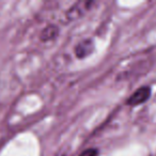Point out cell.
Segmentation results:
<instances>
[{
  "mask_svg": "<svg viewBox=\"0 0 156 156\" xmlns=\"http://www.w3.org/2000/svg\"><path fill=\"white\" fill-rule=\"evenodd\" d=\"M152 89L150 86H142L138 88L136 91L133 92V94L126 100V105L132 107H136L139 105H142L151 98Z\"/></svg>",
  "mask_w": 156,
  "mask_h": 156,
  "instance_id": "1",
  "label": "cell"
},
{
  "mask_svg": "<svg viewBox=\"0 0 156 156\" xmlns=\"http://www.w3.org/2000/svg\"><path fill=\"white\" fill-rule=\"evenodd\" d=\"M93 5V2H77L69 8V12L66 13V20H74L76 18H79L88 9L90 5Z\"/></svg>",
  "mask_w": 156,
  "mask_h": 156,
  "instance_id": "2",
  "label": "cell"
},
{
  "mask_svg": "<svg viewBox=\"0 0 156 156\" xmlns=\"http://www.w3.org/2000/svg\"><path fill=\"white\" fill-rule=\"evenodd\" d=\"M93 48L94 44L92 40H83V41L79 42L75 47V55L79 59L86 58L93 51Z\"/></svg>",
  "mask_w": 156,
  "mask_h": 156,
  "instance_id": "3",
  "label": "cell"
},
{
  "mask_svg": "<svg viewBox=\"0 0 156 156\" xmlns=\"http://www.w3.org/2000/svg\"><path fill=\"white\" fill-rule=\"evenodd\" d=\"M59 29L55 25H50V26L46 27L43 31H42L41 39L43 41H49V40H54L55 37L58 35Z\"/></svg>",
  "mask_w": 156,
  "mask_h": 156,
  "instance_id": "4",
  "label": "cell"
},
{
  "mask_svg": "<svg viewBox=\"0 0 156 156\" xmlns=\"http://www.w3.org/2000/svg\"><path fill=\"white\" fill-rule=\"evenodd\" d=\"M100 152L98 149H94V147H90V149L85 150L83 152H81L79 156H98Z\"/></svg>",
  "mask_w": 156,
  "mask_h": 156,
  "instance_id": "5",
  "label": "cell"
},
{
  "mask_svg": "<svg viewBox=\"0 0 156 156\" xmlns=\"http://www.w3.org/2000/svg\"><path fill=\"white\" fill-rule=\"evenodd\" d=\"M62 156H64V155H62Z\"/></svg>",
  "mask_w": 156,
  "mask_h": 156,
  "instance_id": "6",
  "label": "cell"
}]
</instances>
